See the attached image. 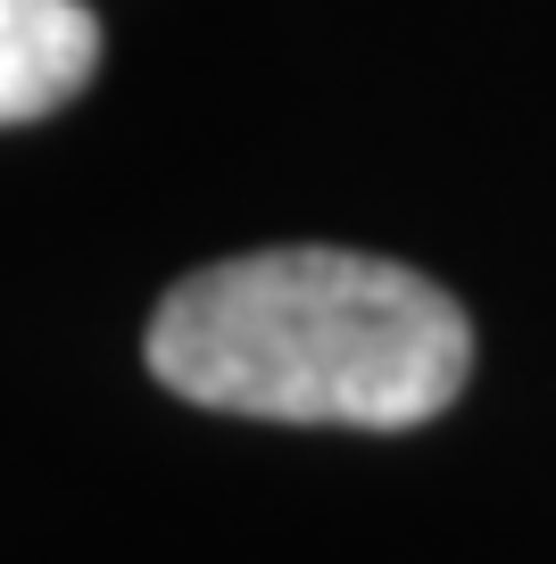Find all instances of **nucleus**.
<instances>
[{"label":"nucleus","instance_id":"obj_1","mask_svg":"<svg viewBox=\"0 0 556 564\" xmlns=\"http://www.w3.org/2000/svg\"><path fill=\"white\" fill-rule=\"evenodd\" d=\"M150 373L216 415L416 432L457 406L473 333L440 282L391 258L249 249L158 300Z\"/></svg>","mask_w":556,"mask_h":564},{"label":"nucleus","instance_id":"obj_2","mask_svg":"<svg viewBox=\"0 0 556 564\" xmlns=\"http://www.w3.org/2000/svg\"><path fill=\"white\" fill-rule=\"evenodd\" d=\"M100 67V18L84 0H0V124L67 108Z\"/></svg>","mask_w":556,"mask_h":564}]
</instances>
